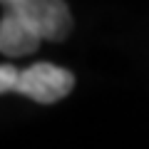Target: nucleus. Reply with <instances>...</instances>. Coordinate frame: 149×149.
Wrapping results in <instances>:
<instances>
[{
	"mask_svg": "<svg viewBox=\"0 0 149 149\" xmlns=\"http://www.w3.org/2000/svg\"><path fill=\"white\" fill-rule=\"evenodd\" d=\"M8 8H13L42 40L62 42L72 30V13L65 0H17Z\"/></svg>",
	"mask_w": 149,
	"mask_h": 149,
	"instance_id": "nucleus-1",
	"label": "nucleus"
},
{
	"mask_svg": "<svg viewBox=\"0 0 149 149\" xmlns=\"http://www.w3.org/2000/svg\"><path fill=\"white\" fill-rule=\"evenodd\" d=\"M72 87L74 74L70 70L50 62H35L20 72L15 92L30 97L32 102H40V104H52V102H60L62 97H67Z\"/></svg>",
	"mask_w": 149,
	"mask_h": 149,
	"instance_id": "nucleus-2",
	"label": "nucleus"
},
{
	"mask_svg": "<svg viewBox=\"0 0 149 149\" xmlns=\"http://www.w3.org/2000/svg\"><path fill=\"white\" fill-rule=\"evenodd\" d=\"M40 42L42 37L32 32L13 8H5V15L0 20V52L8 57H22V55H32L40 47Z\"/></svg>",
	"mask_w": 149,
	"mask_h": 149,
	"instance_id": "nucleus-3",
	"label": "nucleus"
},
{
	"mask_svg": "<svg viewBox=\"0 0 149 149\" xmlns=\"http://www.w3.org/2000/svg\"><path fill=\"white\" fill-rule=\"evenodd\" d=\"M17 80H20V70L15 65H0V95L5 92H15L17 87Z\"/></svg>",
	"mask_w": 149,
	"mask_h": 149,
	"instance_id": "nucleus-4",
	"label": "nucleus"
},
{
	"mask_svg": "<svg viewBox=\"0 0 149 149\" xmlns=\"http://www.w3.org/2000/svg\"><path fill=\"white\" fill-rule=\"evenodd\" d=\"M0 3H3V5H5V8H8V5H15L17 0H0Z\"/></svg>",
	"mask_w": 149,
	"mask_h": 149,
	"instance_id": "nucleus-5",
	"label": "nucleus"
}]
</instances>
